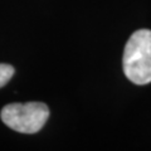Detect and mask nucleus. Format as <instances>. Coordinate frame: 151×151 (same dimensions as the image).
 Here are the masks:
<instances>
[{
	"mask_svg": "<svg viewBox=\"0 0 151 151\" xmlns=\"http://www.w3.org/2000/svg\"><path fill=\"white\" fill-rule=\"evenodd\" d=\"M14 72H15V69H14L13 65L0 63V88L4 87L10 81L12 77L14 76Z\"/></svg>",
	"mask_w": 151,
	"mask_h": 151,
	"instance_id": "nucleus-3",
	"label": "nucleus"
},
{
	"mask_svg": "<svg viewBox=\"0 0 151 151\" xmlns=\"http://www.w3.org/2000/svg\"><path fill=\"white\" fill-rule=\"evenodd\" d=\"M1 121L20 134H37L49 117V108L43 102L9 103L0 112Z\"/></svg>",
	"mask_w": 151,
	"mask_h": 151,
	"instance_id": "nucleus-2",
	"label": "nucleus"
},
{
	"mask_svg": "<svg viewBox=\"0 0 151 151\" xmlns=\"http://www.w3.org/2000/svg\"><path fill=\"white\" fill-rule=\"evenodd\" d=\"M122 65L132 83L144 86L151 82V30L141 29L130 37L124 50Z\"/></svg>",
	"mask_w": 151,
	"mask_h": 151,
	"instance_id": "nucleus-1",
	"label": "nucleus"
}]
</instances>
